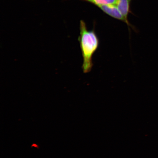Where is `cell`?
Here are the masks:
<instances>
[{"label":"cell","mask_w":158,"mask_h":158,"mask_svg":"<svg viewBox=\"0 0 158 158\" xmlns=\"http://www.w3.org/2000/svg\"><path fill=\"white\" fill-rule=\"evenodd\" d=\"M83 62L82 69L84 73L91 71L93 63V56L99 45V40L94 30H88L85 23L81 20L80 35L78 37Z\"/></svg>","instance_id":"obj_1"},{"label":"cell","mask_w":158,"mask_h":158,"mask_svg":"<svg viewBox=\"0 0 158 158\" xmlns=\"http://www.w3.org/2000/svg\"><path fill=\"white\" fill-rule=\"evenodd\" d=\"M103 11L104 13L114 18L120 20L126 23L128 25H130L128 22L124 19L123 15H122L118 8L116 5H109L99 6H98Z\"/></svg>","instance_id":"obj_2"},{"label":"cell","mask_w":158,"mask_h":158,"mask_svg":"<svg viewBox=\"0 0 158 158\" xmlns=\"http://www.w3.org/2000/svg\"><path fill=\"white\" fill-rule=\"evenodd\" d=\"M131 0H118L116 6L121 12L126 21L127 19L128 15L130 11V6Z\"/></svg>","instance_id":"obj_3"},{"label":"cell","mask_w":158,"mask_h":158,"mask_svg":"<svg viewBox=\"0 0 158 158\" xmlns=\"http://www.w3.org/2000/svg\"><path fill=\"white\" fill-rule=\"evenodd\" d=\"M83 1L89 2L98 6H99L103 5H116L118 0H83Z\"/></svg>","instance_id":"obj_4"}]
</instances>
